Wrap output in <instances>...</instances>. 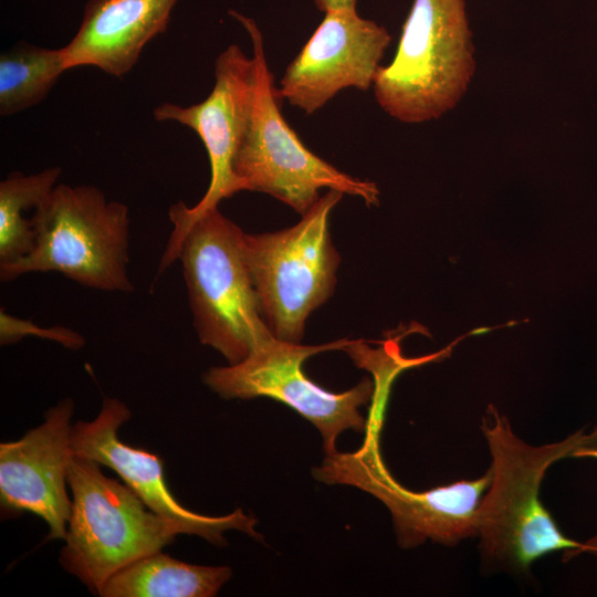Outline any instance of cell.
Returning <instances> with one entry per match:
<instances>
[{"mask_svg": "<svg viewBox=\"0 0 597 597\" xmlns=\"http://www.w3.org/2000/svg\"><path fill=\"white\" fill-rule=\"evenodd\" d=\"M178 0H88L81 25L63 48L67 70L95 66L123 77L145 45L165 32Z\"/></svg>", "mask_w": 597, "mask_h": 597, "instance_id": "5bb4252c", "label": "cell"}, {"mask_svg": "<svg viewBox=\"0 0 597 597\" xmlns=\"http://www.w3.org/2000/svg\"><path fill=\"white\" fill-rule=\"evenodd\" d=\"M387 398L375 394L363 446L355 452L326 454L314 476L327 484L359 488L390 511L399 544L405 548L426 540L446 545L478 535L479 511L492 480L491 470L472 481H458L423 492L400 485L385 467L379 432Z\"/></svg>", "mask_w": 597, "mask_h": 597, "instance_id": "ba28073f", "label": "cell"}, {"mask_svg": "<svg viewBox=\"0 0 597 597\" xmlns=\"http://www.w3.org/2000/svg\"><path fill=\"white\" fill-rule=\"evenodd\" d=\"M60 176V167H50L33 175L11 172L0 182V265L14 263L32 251L35 231L23 213L50 195Z\"/></svg>", "mask_w": 597, "mask_h": 597, "instance_id": "e0dca14e", "label": "cell"}, {"mask_svg": "<svg viewBox=\"0 0 597 597\" xmlns=\"http://www.w3.org/2000/svg\"><path fill=\"white\" fill-rule=\"evenodd\" d=\"M228 566L192 565L160 551L146 555L112 575L102 597H211L230 578Z\"/></svg>", "mask_w": 597, "mask_h": 597, "instance_id": "9a60e30c", "label": "cell"}, {"mask_svg": "<svg viewBox=\"0 0 597 597\" xmlns=\"http://www.w3.org/2000/svg\"><path fill=\"white\" fill-rule=\"evenodd\" d=\"M315 6L323 12L342 9H356L357 0H314Z\"/></svg>", "mask_w": 597, "mask_h": 597, "instance_id": "d6986e66", "label": "cell"}, {"mask_svg": "<svg viewBox=\"0 0 597 597\" xmlns=\"http://www.w3.org/2000/svg\"><path fill=\"white\" fill-rule=\"evenodd\" d=\"M230 15L249 33L258 66L253 111L233 164L242 190L268 193L302 216L321 198L322 188L377 205L379 191L374 182L338 170L302 143L282 115L255 21L237 11H230Z\"/></svg>", "mask_w": 597, "mask_h": 597, "instance_id": "8992f818", "label": "cell"}, {"mask_svg": "<svg viewBox=\"0 0 597 597\" xmlns=\"http://www.w3.org/2000/svg\"><path fill=\"white\" fill-rule=\"evenodd\" d=\"M324 19L287 65L277 94L306 114L323 107L339 91H367L375 81L391 36L356 9L324 12Z\"/></svg>", "mask_w": 597, "mask_h": 597, "instance_id": "8fae6325", "label": "cell"}, {"mask_svg": "<svg viewBox=\"0 0 597 597\" xmlns=\"http://www.w3.org/2000/svg\"><path fill=\"white\" fill-rule=\"evenodd\" d=\"M349 342L304 346L274 336L242 362L210 368L203 381L226 399L268 397L285 404L320 430L326 454H331L337 451L335 441L344 430H366L368 422L359 408L373 399L375 385L364 379L349 390L332 392L310 379L302 365L314 354L345 349Z\"/></svg>", "mask_w": 597, "mask_h": 597, "instance_id": "30bf717a", "label": "cell"}, {"mask_svg": "<svg viewBox=\"0 0 597 597\" xmlns=\"http://www.w3.org/2000/svg\"><path fill=\"white\" fill-rule=\"evenodd\" d=\"M32 251L0 265L10 282L34 272H57L100 291L132 292L128 277L129 216L125 203L107 200L94 186L56 185L35 208Z\"/></svg>", "mask_w": 597, "mask_h": 597, "instance_id": "3957f363", "label": "cell"}, {"mask_svg": "<svg viewBox=\"0 0 597 597\" xmlns=\"http://www.w3.org/2000/svg\"><path fill=\"white\" fill-rule=\"evenodd\" d=\"M482 430L492 455V480L481 502L478 535L483 557L517 569L555 551L568 556L588 549L566 537L540 500L548 467L589 447L596 431L533 447L514 434L507 419L490 407Z\"/></svg>", "mask_w": 597, "mask_h": 597, "instance_id": "6da1fadb", "label": "cell"}, {"mask_svg": "<svg viewBox=\"0 0 597 597\" xmlns=\"http://www.w3.org/2000/svg\"><path fill=\"white\" fill-rule=\"evenodd\" d=\"M129 418L130 411L125 404L116 398H104L95 419L73 426L74 455L114 470L149 510L179 526L182 534L201 536L214 545L226 544L223 532L229 530L262 538L254 527L256 520L241 509L228 515L208 516L179 503L166 483L163 460L118 438L119 427Z\"/></svg>", "mask_w": 597, "mask_h": 597, "instance_id": "7c38bea8", "label": "cell"}, {"mask_svg": "<svg viewBox=\"0 0 597 597\" xmlns=\"http://www.w3.org/2000/svg\"><path fill=\"white\" fill-rule=\"evenodd\" d=\"M27 336H36L50 341H54L70 349H80L85 345L84 337L67 327L53 326L42 327L31 321L19 318L8 314L1 308L0 311V343L1 345H10L19 342Z\"/></svg>", "mask_w": 597, "mask_h": 597, "instance_id": "ac0fdd59", "label": "cell"}, {"mask_svg": "<svg viewBox=\"0 0 597 597\" xmlns=\"http://www.w3.org/2000/svg\"><path fill=\"white\" fill-rule=\"evenodd\" d=\"M343 195L329 189L291 228L244 232L260 313L279 339L298 343L311 312L334 292L341 256L328 232V216Z\"/></svg>", "mask_w": 597, "mask_h": 597, "instance_id": "52a82bcc", "label": "cell"}, {"mask_svg": "<svg viewBox=\"0 0 597 597\" xmlns=\"http://www.w3.org/2000/svg\"><path fill=\"white\" fill-rule=\"evenodd\" d=\"M574 457H577V458L593 457L597 459V429H596V438L593 444L579 450L578 452L575 453ZM586 544L588 546V551L597 552V535H595Z\"/></svg>", "mask_w": 597, "mask_h": 597, "instance_id": "ffe728a7", "label": "cell"}, {"mask_svg": "<svg viewBox=\"0 0 597 597\" xmlns=\"http://www.w3.org/2000/svg\"><path fill=\"white\" fill-rule=\"evenodd\" d=\"M214 78L212 91L202 102L187 107L164 103L154 109L156 121L177 122L197 133L211 169L209 187L195 206L178 201L169 209L174 228L159 263L160 273L177 260L191 224L205 212L218 208L222 199L242 191L233 164L253 111L256 61L253 55L247 56L239 45L231 44L216 60Z\"/></svg>", "mask_w": 597, "mask_h": 597, "instance_id": "9c48e42d", "label": "cell"}, {"mask_svg": "<svg viewBox=\"0 0 597 597\" xmlns=\"http://www.w3.org/2000/svg\"><path fill=\"white\" fill-rule=\"evenodd\" d=\"M64 71L63 48L21 42L4 51L0 55V114L13 115L42 102Z\"/></svg>", "mask_w": 597, "mask_h": 597, "instance_id": "2e32d148", "label": "cell"}, {"mask_svg": "<svg viewBox=\"0 0 597 597\" xmlns=\"http://www.w3.org/2000/svg\"><path fill=\"white\" fill-rule=\"evenodd\" d=\"M475 69L465 0H413L392 61L376 73L374 94L396 121L425 123L458 105Z\"/></svg>", "mask_w": 597, "mask_h": 597, "instance_id": "7a4b0ae2", "label": "cell"}, {"mask_svg": "<svg viewBox=\"0 0 597 597\" xmlns=\"http://www.w3.org/2000/svg\"><path fill=\"white\" fill-rule=\"evenodd\" d=\"M66 398L50 408L44 422L21 439L0 444V504L4 516L32 513L49 527L48 540H64L72 499L66 491L72 457L71 418Z\"/></svg>", "mask_w": 597, "mask_h": 597, "instance_id": "4fadbf2b", "label": "cell"}, {"mask_svg": "<svg viewBox=\"0 0 597 597\" xmlns=\"http://www.w3.org/2000/svg\"><path fill=\"white\" fill-rule=\"evenodd\" d=\"M178 259L201 344L234 365L274 337L260 313L244 254V232L218 208L191 224Z\"/></svg>", "mask_w": 597, "mask_h": 597, "instance_id": "277c9868", "label": "cell"}, {"mask_svg": "<svg viewBox=\"0 0 597 597\" xmlns=\"http://www.w3.org/2000/svg\"><path fill=\"white\" fill-rule=\"evenodd\" d=\"M67 483L72 506L60 563L94 594L116 572L182 534L96 461L73 455Z\"/></svg>", "mask_w": 597, "mask_h": 597, "instance_id": "5b68a950", "label": "cell"}]
</instances>
